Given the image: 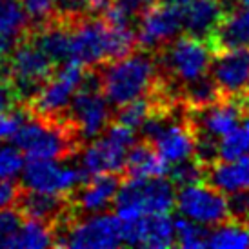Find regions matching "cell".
Here are the masks:
<instances>
[{"mask_svg": "<svg viewBox=\"0 0 249 249\" xmlns=\"http://www.w3.org/2000/svg\"><path fill=\"white\" fill-rule=\"evenodd\" d=\"M102 89L113 106H124L135 98L149 95L159 86L162 73L153 51L142 49L113 62L98 66Z\"/></svg>", "mask_w": 249, "mask_h": 249, "instance_id": "1", "label": "cell"}, {"mask_svg": "<svg viewBox=\"0 0 249 249\" xmlns=\"http://www.w3.org/2000/svg\"><path fill=\"white\" fill-rule=\"evenodd\" d=\"M13 142L28 159L42 160H68L84 145L66 113L62 117H36L29 113Z\"/></svg>", "mask_w": 249, "mask_h": 249, "instance_id": "2", "label": "cell"}, {"mask_svg": "<svg viewBox=\"0 0 249 249\" xmlns=\"http://www.w3.org/2000/svg\"><path fill=\"white\" fill-rule=\"evenodd\" d=\"M155 55L162 76L180 93L184 84L208 75L214 53L208 40L184 35L167 44L166 48L155 51Z\"/></svg>", "mask_w": 249, "mask_h": 249, "instance_id": "3", "label": "cell"}, {"mask_svg": "<svg viewBox=\"0 0 249 249\" xmlns=\"http://www.w3.org/2000/svg\"><path fill=\"white\" fill-rule=\"evenodd\" d=\"M109 100L102 89V75L98 68H88L82 84L71 100L66 117L78 133L82 142L97 139L109 127Z\"/></svg>", "mask_w": 249, "mask_h": 249, "instance_id": "4", "label": "cell"}, {"mask_svg": "<svg viewBox=\"0 0 249 249\" xmlns=\"http://www.w3.org/2000/svg\"><path fill=\"white\" fill-rule=\"evenodd\" d=\"M177 204L175 184L166 177L125 178L115 198L117 214L122 220L142 214L169 213Z\"/></svg>", "mask_w": 249, "mask_h": 249, "instance_id": "5", "label": "cell"}, {"mask_svg": "<svg viewBox=\"0 0 249 249\" xmlns=\"http://www.w3.org/2000/svg\"><path fill=\"white\" fill-rule=\"evenodd\" d=\"M58 64L44 53L28 35L17 42L9 62L7 82L11 84L18 104H28L55 76Z\"/></svg>", "mask_w": 249, "mask_h": 249, "instance_id": "6", "label": "cell"}, {"mask_svg": "<svg viewBox=\"0 0 249 249\" xmlns=\"http://www.w3.org/2000/svg\"><path fill=\"white\" fill-rule=\"evenodd\" d=\"M56 248L73 249H111L124 246L122 220L115 214H97L60 224L55 228Z\"/></svg>", "mask_w": 249, "mask_h": 249, "instance_id": "7", "label": "cell"}, {"mask_svg": "<svg viewBox=\"0 0 249 249\" xmlns=\"http://www.w3.org/2000/svg\"><path fill=\"white\" fill-rule=\"evenodd\" d=\"M137 142L135 131L129 125L109 124L102 137L93 140L82 155V167L89 177L100 173H122L127 153Z\"/></svg>", "mask_w": 249, "mask_h": 249, "instance_id": "8", "label": "cell"}, {"mask_svg": "<svg viewBox=\"0 0 249 249\" xmlns=\"http://www.w3.org/2000/svg\"><path fill=\"white\" fill-rule=\"evenodd\" d=\"M86 70L88 68H84L82 64H62V68L56 70L55 76L42 88L40 93L24 106L36 117H62L82 84Z\"/></svg>", "mask_w": 249, "mask_h": 249, "instance_id": "9", "label": "cell"}, {"mask_svg": "<svg viewBox=\"0 0 249 249\" xmlns=\"http://www.w3.org/2000/svg\"><path fill=\"white\" fill-rule=\"evenodd\" d=\"M184 29V9L167 2H155L137 22L139 48L147 51H159L178 36Z\"/></svg>", "mask_w": 249, "mask_h": 249, "instance_id": "10", "label": "cell"}, {"mask_svg": "<svg viewBox=\"0 0 249 249\" xmlns=\"http://www.w3.org/2000/svg\"><path fill=\"white\" fill-rule=\"evenodd\" d=\"M89 178L82 166H60L55 160L29 159L22 169V184L46 193H73Z\"/></svg>", "mask_w": 249, "mask_h": 249, "instance_id": "11", "label": "cell"}, {"mask_svg": "<svg viewBox=\"0 0 249 249\" xmlns=\"http://www.w3.org/2000/svg\"><path fill=\"white\" fill-rule=\"evenodd\" d=\"M177 208L184 216L202 224L222 226L229 222L228 198L208 182L182 187L177 195Z\"/></svg>", "mask_w": 249, "mask_h": 249, "instance_id": "12", "label": "cell"}, {"mask_svg": "<svg viewBox=\"0 0 249 249\" xmlns=\"http://www.w3.org/2000/svg\"><path fill=\"white\" fill-rule=\"evenodd\" d=\"M71 62L84 68H98L109 62V28L104 17L93 15L76 22L73 28Z\"/></svg>", "mask_w": 249, "mask_h": 249, "instance_id": "13", "label": "cell"}, {"mask_svg": "<svg viewBox=\"0 0 249 249\" xmlns=\"http://www.w3.org/2000/svg\"><path fill=\"white\" fill-rule=\"evenodd\" d=\"M122 233L124 246L151 249H166L177 246V226L169 218V213L142 214L137 218L122 220Z\"/></svg>", "mask_w": 249, "mask_h": 249, "instance_id": "14", "label": "cell"}, {"mask_svg": "<svg viewBox=\"0 0 249 249\" xmlns=\"http://www.w3.org/2000/svg\"><path fill=\"white\" fill-rule=\"evenodd\" d=\"M209 73L224 97H238L249 89V48L214 53Z\"/></svg>", "mask_w": 249, "mask_h": 249, "instance_id": "15", "label": "cell"}, {"mask_svg": "<svg viewBox=\"0 0 249 249\" xmlns=\"http://www.w3.org/2000/svg\"><path fill=\"white\" fill-rule=\"evenodd\" d=\"M124 175L120 173H100L89 177L82 186H78L76 191L71 193L73 208L80 214H89L104 211L109 208L111 204H115V198L118 195V189L122 186Z\"/></svg>", "mask_w": 249, "mask_h": 249, "instance_id": "16", "label": "cell"}, {"mask_svg": "<svg viewBox=\"0 0 249 249\" xmlns=\"http://www.w3.org/2000/svg\"><path fill=\"white\" fill-rule=\"evenodd\" d=\"M208 44L213 53L249 48V7L240 6L228 9L213 35L209 36Z\"/></svg>", "mask_w": 249, "mask_h": 249, "instance_id": "17", "label": "cell"}, {"mask_svg": "<svg viewBox=\"0 0 249 249\" xmlns=\"http://www.w3.org/2000/svg\"><path fill=\"white\" fill-rule=\"evenodd\" d=\"M226 11L228 0H193L184 7V29L187 35L209 40Z\"/></svg>", "mask_w": 249, "mask_h": 249, "instance_id": "18", "label": "cell"}, {"mask_svg": "<svg viewBox=\"0 0 249 249\" xmlns=\"http://www.w3.org/2000/svg\"><path fill=\"white\" fill-rule=\"evenodd\" d=\"M167 173V162L159 153L153 142L142 139L135 142L127 153L124 164L125 178H145V177H164Z\"/></svg>", "mask_w": 249, "mask_h": 249, "instance_id": "19", "label": "cell"}, {"mask_svg": "<svg viewBox=\"0 0 249 249\" xmlns=\"http://www.w3.org/2000/svg\"><path fill=\"white\" fill-rule=\"evenodd\" d=\"M208 184L222 193H235L249 187V157L235 160H222L208 166Z\"/></svg>", "mask_w": 249, "mask_h": 249, "instance_id": "20", "label": "cell"}, {"mask_svg": "<svg viewBox=\"0 0 249 249\" xmlns=\"http://www.w3.org/2000/svg\"><path fill=\"white\" fill-rule=\"evenodd\" d=\"M33 18L18 0H0V35L20 40L29 33Z\"/></svg>", "mask_w": 249, "mask_h": 249, "instance_id": "21", "label": "cell"}, {"mask_svg": "<svg viewBox=\"0 0 249 249\" xmlns=\"http://www.w3.org/2000/svg\"><path fill=\"white\" fill-rule=\"evenodd\" d=\"M55 246V231L48 222L28 218L22 224V229L17 238V249H42Z\"/></svg>", "mask_w": 249, "mask_h": 249, "instance_id": "22", "label": "cell"}, {"mask_svg": "<svg viewBox=\"0 0 249 249\" xmlns=\"http://www.w3.org/2000/svg\"><path fill=\"white\" fill-rule=\"evenodd\" d=\"M208 248L216 249H246L249 248V228L226 222L218 229L211 231L208 240Z\"/></svg>", "mask_w": 249, "mask_h": 249, "instance_id": "23", "label": "cell"}, {"mask_svg": "<svg viewBox=\"0 0 249 249\" xmlns=\"http://www.w3.org/2000/svg\"><path fill=\"white\" fill-rule=\"evenodd\" d=\"M177 246L186 249L208 248V240L211 231L206 228V224L191 218H177Z\"/></svg>", "mask_w": 249, "mask_h": 249, "instance_id": "24", "label": "cell"}, {"mask_svg": "<svg viewBox=\"0 0 249 249\" xmlns=\"http://www.w3.org/2000/svg\"><path fill=\"white\" fill-rule=\"evenodd\" d=\"M175 186H191V184H202L208 178V166H204L200 160L189 157L173 164V169L169 171Z\"/></svg>", "mask_w": 249, "mask_h": 249, "instance_id": "25", "label": "cell"}, {"mask_svg": "<svg viewBox=\"0 0 249 249\" xmlns=\"http://www.w3.org/2000/svg\"><path fill=\"white\" fill-rule=\"evenodd\" d=\"M26 216L17 206L0 209V249H13Z\"/></svg>", "mask_w": 249, "mask_h": 249, "instance_id": "26", "label": "cell"}, {"mask_svg": "<svg viewBox=\"0 0 249 249\" xmlns=\"http://www.w3.org/2000/svg\"><path fill=\"white\" fill-rule=\"evenodd\" d=\"M249 153V131L248 127H236L220 139V159L235 160L246 157Z\"/></svg>", "mask_w": 249, "mask_h": 249, "instance_id": "27", "label": "cell"}, {"mask_svg": "<svg viewBox=\"0 0 249 249\" xmlns=\"http://www.w3.org/2000/svg\"><path fill=\"white\" fill-rule=\"evenodd\" d=\"M91 15L95 13L91 9L89 0H55V7H53L51 17L70 22V24H76V22L91 17Z\"/></svg>", "mask_w": 249, "mask_h": 249, "instance_id": "28", "label": "cell"}, {"mask_svg": "<svg viewBox=\"0 0 249 249\" xmlns=\"http://www.w3.org/2000/svg\"><path fill=\"white\" fill-rule=\"evenodd\" d=\"M29 111L24 104L15 106L11 109L0 113V142L2 140H13L15 135L20 131L24 122L28 120Z\"/></svg>", "mask_w": 249, "mask_h": 249, "instance_id": "29", "label": "cell"}, {"mask_svg": "<svg viewBox=\"0 0 249 249\" xmlns=\"http://www.w3.org/2000/svg\"><path fill=\"white\" fill-rule=\"evenodd\" d=\"M229 222L249 228V187L229 193Z\"/></svg>", "mask_w": 249, "mask_h": 249, "instance_id": "30", "label": "cell"}, {"mask_svg": "<svg viewBox=\"0 0 249 249\" xmlns=\"http://www.w3.org/2000/svg\"><path fill=\"white\" fill-rule=\"evenodd\" d=\"M22 169H24V159L18 147H9V145L0 147V178H13Z\"/></svg>", "mask_w": 249, "mask_h": 249, "instance_id": "31", "label": "cell"}, {"mask_svg": "<svg viewBox=\"0 0 249 249\" xmlns=\"http://www.w3.org/2000/svg\"><path fill=\"white\" fill-rule=\"evenodd\" d=\"M24 186H18L11 178H0V209L17 206Z\"/></svg>", "mask_w": 249, "mask_h": 249, "instance_id": "32", "label": "cell"}, {"mask_svg": "<svg viewBox=\"0 0 249 249\" xmlns=\"http://www.w3.org/2000/svg\"><path fill=\"white\" fill-rule=\"evenodd\" d=\"M155 2H159V0H115L113 4L117 7H120L129 18L139 22L140 15L144 13L149 6H153Z\"/></svg>", "mask_w": 249, "mask_h": 249, "instance_id": "33", "label": "cell"}, {"mask_svg": "<svg viewBox=\"0 0 249 249\" xmlns=\"http://www.w3.org/2000/svg\"><path fill=\"white\" fill-rule=\"evenodd\" d=\"M15 46H17V40L0 35V78H6L7 80L9 62H11V55H13Z\"/></svg>", "mask_w": 249, "mask_h": 249, "instance_id": "34", "label": "cell"}, {"mask_svg": "<svg viewBox=\"0 0 249 249\" xmlns=\"http://www.w3.org/2000/svg\"><path fill=\"white\" fill-rule=\"evenodd\" d=\"M17 102H18V98L15 95L11 84L7 82L6 78H0V113L15 107Z\"/></svg>", "mask_w": 249, "mask_h": 249, "instance_id": "35", "label": "cell"}, {"mask_svg": "<svg viewBox=\"0 0 249 249\" xmlns=\"http://www.w3.org/2000/svg\"><path fill=\"white\" fill-rule=\"evenodd\" d=\"M113 2L115 0H89L91 4V9H93V13L95 15H104L111 6H113Z\"/></svg>", "mask_w": 249, "mask_h": 249, "instance_id": "36", "label": "cell"}, {"mask_svg": "<svg viewBox=\"0 0 249 249\" xmlns=\"http://www.w3.org/2000/svg\"><path fill=\"white\" fill-rule=\"evenodd\" d=\"M162 2H167V4H173V6H178V7H182V9H184V7L189 6V4L193 2V0H162Z\"/></svg>", "mask_w": 249, "mask_h": 249, "instance_id": "37", "label": "cell"}, {"mask_svg": "<svg viewBox=\"0 0 249 249\" xmlns=\"http://www.w3.org/2000/svg\"><path fill=\"white\" fill-rule=\"evenodd\" d=\"M238 4H240V6H248L249 7V0H238Z\"/></svg>", "mask_w": 249, "mask_h": 249, "instance_id": "38", "label": "cell"}, {"mask_svg": "<svg viewBox=\"0 0 249 249\" xmlns=\"http://www.w3.org/2000/svg\"><path fill=\"white\" fill-rule=\"evenodd\" d=\"M244 125H246V127H248V131H249V115L246 118H244Z\"/></svg>", "mask_w": 249, "mask_h": 249, "instance_id": "39", "label": "cell"}]
</instances>
